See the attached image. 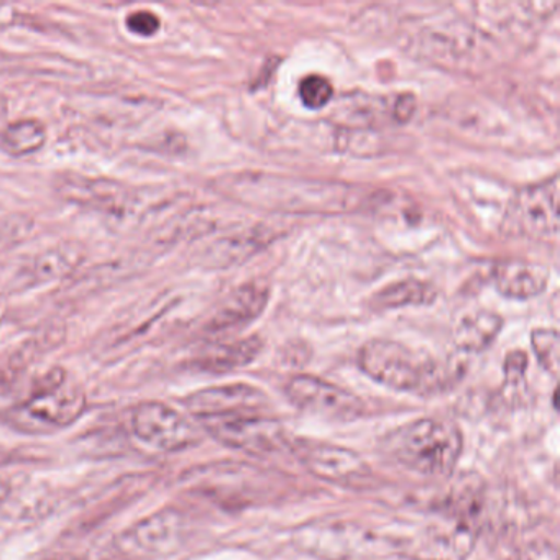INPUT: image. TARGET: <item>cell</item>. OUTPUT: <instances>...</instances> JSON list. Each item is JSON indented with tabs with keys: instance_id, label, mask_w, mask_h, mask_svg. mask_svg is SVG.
Returning a JSON list of instances; mask_svg holds the SVG:
<instances>
[{
	"instance_id": "15",
	"label": "cell",
	"mask_w": 560,
	"mask_h": 560,
	"mask_svg": "<svg viewBox=\"0 0 560 560\" xmlns=\"http://www.w3.org/2000/svg\"><path fill=\"white\" fill-rule=\"evenodd\" d=\"M483 506V490L480 478H458L445 500L444 516L454 523V544L467 552L474 537V526Z\"/></svg>"
},
{
	"instance_id": "22",
	"label": "cell",
	"mask_w": 560,
	"mask_h": 560,
	"mask_svg": "<svg viewBox=\"0 0 560 560\" xmlns=\"http://www.w3.org/2000/svg\"><path fill=\"white\" fill-rule=\"evenodd\" d=\"M260 234L232 235L214 242L206 248L205 261L211 267H231L237 261L247 260L260 248Z\"/></svg>"
},
{
	"instance_id": "10",
	"label": "cell",
	"mask_w": 560,
	"mask_h": 560,
	"mask_svg": "<svg viewBox=\"0 0 560 560\" xmlns=\"http://www.w3.org/2000/svg\"><path fill=\"white\" fill-rule=\"evenodd\" d=\"M132 429L143 444L168 454L186 451L199 442L195 425L165 402H140L133 409Z\"/></svg>"
},
{
	"instance_id": "19",
	"label": "cell",
	"mask_w": 560,
	"mask_h": 560,
	"mask_svg": "<svg viewBox=\"0 0 560 560\" xmlns=\"http://www.w3.org/2000/svg\"><path fill=\"white\" fill-rule=\"evenodd\" d=\"M503 319L491 311L468 314L455 329V346L468 353L488 349L500 336Z\"/></svg>"
},
{
	"instance_id": "17",
	"label": "cell",
	"mask_w": 560,
	"mask_h": 560,
	"mask_svg": "<svg viewBox=\"0 0 560 560\" xmlns=\"http://www.w3.org/2000/svg\"><path fill=\"white\" fill-rule=\"evenodd\" d=\"M493 283L498 293L516 301L533 300L546 290L549 268L523 260H504L494 265Z\"/></svg>"
},
{
	"instance_id": "9",
	"label": "cell",
	"mask_w": 560,
	"mask_h": 560,
	"mask_svg": "<svg viewBox=\"0 0 560 560\" xmlns=\"http://www.w3.org/2000/svg\"><path fill=\"white\" fill-rule=\"evenodd\" d=\"M185 517L172 508L156 511L137 521L129 529L117 536L114 547L129 560L155 559L172 552L183 537Z\"/></svg>"
},
{
	"instance_id": "21",
	"label": "cell",
	"mask_w": 560,
	"mask_h": 560,
	"mask_svg": "<svg viewBox=\"0 0 560 560\" xmlns=\"http://www.w3.org/2000/svg\"><path fill=\"white\" fill-rule=\"evenodd\" d=\"M47 142V130L35 119L19 120L8 127L2 136V150L8 155L22 159L40 152Z\"/></svg>"
},
{
	"instance_id": "23",
	"label": "cell",
	"mask_w": 560,
	"mask_h": 560,
	"mask_svg": "<svg viewBox=\"0 0 560 560\" xmlns=\"http://www.w3.org/2000/svg\"><path fill=\"white\" fill-rule=\"evenodd\" d=\"M534 353L537 362L550 375L559 372L560 339L559 332L553 329H537L530 336Z\"/></svg>"
},
{
	"instance_id": "1",
	"label": "cell",
	"mask_w": 560,
	"mask_h": 560,
	"mask_svg": "<svg viewBox=\"0 0 560 560\" xmlns=\"http://www.w3.org/2000/svg\"><path fill=\"white\" fill-rule=\"evenodd\" d=\"M219 189L250 208L284 214H346L378 201V192L349 183L247 172L225 176Z\"/></svg>"
},
{
	"instance_id": "7",
	"label": "cell",
	"mask_w": 560,
	"mask_h": 560,
	"mask_svg": "<svg viewBox=\"0 0 560 560\" xmlns=\"http://www.w3.org/2000/svg\"><path fill=\"white\" fill-rule=\"evenodd\" d=\"M202 428L221 444L250 455H271L290 448L287 429L261 412L199 419Z\"/></svg>"
},
{
	"instance_id": "20",
	"label": "cell",
	"mask_w": 560,
	"mask_h": 560,
	"mask_svg": "<svg viewBox=\"0 0 560 560\" xmlns=\"http://www.w3.org/2000/svg\"><path fill=\"white\" fill-rule=\"evenodd\" d=\"M435 298L438 291L428 281L408 278L382 288L370 304L378 311L399 310L408 306H428L434 303Z\"/></svg>"
},
{
	"instance_id": "5",
	"label": "cell",
	"mask_w": 560,
	"mask_h": 560,
	"mask_svg": "<svg viewBox=\"0 0 560 560\" xmlns=\"http://www.w3.org/2000/svg\"><path fill=\"white\" fill-rule=\"evenodd\" d=\"M559 178L520 189L511 198L501 221V232L510 238L547 241L559 234Z\"/></svg>"
},
{
	"instance_id": "26",
	"label": "cell",
	"mask_w": 560,
	"mask_h": 560,
	"mask_svg": "<svg viewBox=\"0 0 560 560\" xmlns=\"http://www.w3.org/2000/svg\"><path fill=\"white\" fill-rule=\"evenodd\" d=\"M126 25L127 28H129V32H132L133 35L149 38L159 34L160 25H162V22H160V19L156 18L153 12L137 11L127 15Z\"/></svg>"
},
{
	"instance_id": "6",
	"label": "cell",
	"mask_w": 560,
	"mask_h": 560,
	"mask_svg": "<svg viewBox=\"0 0 560 560\" xmlns=\"http://www.w3.org/2000/svg\"><path fill=\"white\" fill-rule=\"evenodd\" d=\"M84 409L83 389L70 385L63 370L54 369L38 380L15 418L28 428L63 429L77 422Z\"/></svg>"
},
{
	"instance_id": "27",
	"label": "cell",
	"mask_w": 560,
	"mask_h": 560,
	"mask_svg": "<svg viewBox=\"0 0 560 560\" xmlns=\"http://www.w3.org/2000/svg\"><path fill=\"white\" fill-rule=\"evenodd\" d=\"M416 113V100L411 94L398 96L392 106V119L398 124H406Z\"/></svg>"
},
{
	"instance_id": "32",
	"label": "cell",
	"mask_w": 560,
	"mask_h": 560,
	"mask_svg": "<svg viewBox=\"0 0 560 560\" xmlns=\"http://www.w3.org/2000/svg\"><path fill=\"white\" fill-rule=\"evenodd\" d=\"M406 560H418V559H412V557H408V559H406Z\"/></svg>"
},
{
	"instance_id": "8",
	"label": "cell",
	"mask_w": 560,
	"mask_h": 560,
	"mask_svg": "<svg viewBox=\"0 0 560 560\" xmlns=\"http://www.w3.org/2000/svg\"><path fill=\"white\" fill-rule=\"evenodd\" d=\"M290 451L307 471L320 480L346 488H365L372 483V468L349 448L327 442L296 439L291 441Z\"/></svg>"
},
{
	"instance_id": "4",
	"label": "cell",
	"mask_w": 560,
	"mask_h": 560,
	"mask_svg": "<svg viewBox=\"0 0 560 560\" xmlns=\"http://www.w3.org/2000/svg\"><path fill=\"white\" fill-rule=\"evenodd\" d=\"M296 546L319 560H406L399 544L347 521L313 523L294 534Z\"/></svg>"
},
{
	"instance_id": "31",
	"label": "cell",
	"mask_w": 560,
	"mask_h": 560,
	"mask_svg": "<svg viewBox=\"0 0 560 560\" xmlns=\"http://www.w3.org/2000/svg\"><path fill=\"white\" fill-rule=\"evenodd\" d=\"M42 560H78L77 557L70 556V553H55V556L45 557Z\"/></svg>"
},
{
	"instance_id": "11",
	"label": "cell",
	"mask_w": 560,
	"mask_h": 560,
	"mask_svg": "<svg viewBox=\"0 0 560 560\" xmlns=\"http://www.w3.org/2000/svg\"><path fill=\"white\" fill-rule=\"evenodd\" d=\"M287 395L296 408L332 421H355L363 416L359 396L317 376H294L288 382Z\"/></svg>"
},
{
	"instance_id": "13",
	"label": "cell",
	"mask_w": 560,
	"mask_h": 560,
	"mask_svg": "<svg viewBox=\"0 0 560 560\" xmlns=\"http://www.w3.org/2000/svg\"><path fill=\"white\" fill-rule=\"evenodd\" d=\"M185 405L198 419L221 418L261 412L267 408L268 398L255 386L235 383L192 393L186 398Z\"/></svg>"
},
{
	"instance_id": "18",
	"label": "cell",
	"mask_w": 560,
	"mask_h": 560,
	"mask_svg": "<svg viewBox=\"0 0 560 560\" xmlns=\"http://www.w3.org/2000/svg\"><path fill=\"white\" fill-rule=\"evenodd\" d=\"M264 349L260 337L252 336L235 342L212 347L199 359V369L205 372L225 373L250 365Z\"/></svg>"
},
{
	"instance_id": "16",
	"label": "cell",
	"mask_w": 560,
	"mask_h": 560,
	"mask_svg": "<svg viewBox=\"0 0 560 560\" xmlns=\"http://www.w3.org/2000/svg\"><path fill=\"white\" fill-rule=\"evenodd\" d=\"M270 291L258 283L245 284L224 301L208 324V332L222 334L238 330L254 323L264 313Z\"/></svg>"
},
{
	"instance_id": "25",
	"label": "cell",
	"mask_w": 560,
	"mask_h": 560,
	"mask_svg": "<svg viewBox=\"0 0 560 560\" xmlns=\"http://www.w3.org/2000/svg\"><path fill=\"white\" fill-rule=\"evenodd\" d=\"M34 222L25 215H9L0 219V252L21 244L31 234Z\"/></svg>"
},
{
	"instance_id": "28",
	"label": "cell",
	"mask_w": 560,
	"mask_h": 560,
	"mask_svg": "<svg viewBox=\"0 0 560 560\" xmlns=\"http://www.w3.org/2000/svg\"><path fill=\"white\" fill-rule=\"evenodd\" d=\"M527 357L524 352H513L506 357L504 362V373H506L510 382H517L523 378L524 372H526Z\"/></svg>"
},
{
	"instance_id": "29",
	"label": "cell",
	"mask_w": 560,
	"mask_h": 560,
	"mask_svg": "<svg viewBox=\"0 0 560 560\" xmlns=\"http://www.w3.org/2000/svg\"><path fill=\"white\" fill-rule=\"evenodd\" d=\"M18 19V11L12 5L0 2V28L9 27Z\"/></svg>"
},
{
	"instance_id": "24",
	"label": "cell",
	"mask_w": 560,
	"mask_h": 560,
	"mask_svg": "<svg viewBox=\"0 0 560 560\" xmlns=\"http://www.w3.org/2000/svg\"><path fill=\"white\" fill-rule=\"evenodd\" d=\"M300 100L307 109L319 110L332 101L334 88L329 80L311 74L300 83Z\"/></svg>"
},
{
	"instance_id": "14",
	"label": "cell",
	"mask_w": 560,
	"mask_h": 560,
	"mask_svg": "<svg viewBox=\"0 0 560 560\" xmlns=\"http://www.w3.org/2000/svg\"><path fill=\"white\" fill-rule=\"evenodd\" d=\"M83 248L77 244H61L48 248L35 257L15 261L14 270L9 271L4 288L12 291L27 290L50 283L70 275L83 261Z\"/></svg>"
},
{
	"instance_id": "12",
	"label": "cell",
	"mask_w": 560,
	"mask_h": 560,
	"mask_svg": "<svg viewBox=\"0 0 560 560\" xmlns=\"http://www.w3.org/2000/svg\"><path fill=\"white\" fill-rule=\"evenodd\" d=\"M58 192L67 201L116 218L132 215L142 199V196L136 195L133 189L122 183L78 175L63 176L58 182Z\"/></svg>"
},
{
	"instance_id": "3",
	"label": "cell",
	"mask_w": 560,
	"mask_h": 560,
	"mask_svg": "<svg viewBox=\"0 0 560 560\" xmlns=\"http://www.w3.org/2000/svg\"><path fill=\"white\" fill-rule=\"evenodd\" d=\"M359 365L366 376L386 388L431 393L444 385V366L424 353L395 340L375 339L360 349Z\"/></svg>"
},
{
	"instance_id": "2",
	"label": "cell",
	"mask_w": 560,
	"mask_h": 560,
	"mask_svg": "<svg viewBox=\"0 0 560 560\" xmlns=\"http://www.w3.org/2000/svg\"><path fill=\"white\" fill-rule=\"evenodd\" d=\"M386 451L398 464L424 477H448L460 458V429L445 419L422 418L399 425L385 439Z\"/></svg>"
},
{
	"instance_id": "30",
	"label": "cell",
	"mask_w": 560,
	"mask_h": 560,
	"mask_svg": "<svg viewBox=\"0 0 560 560\" xmlns=\"http://www.w3.org/2000/svg\"><path fill=\"white\" fill-rule=\"evenodd\" d=\"M9 494H11V483L4 478H0V504L8 500Z\"/></svg>"
}]
</instances>
